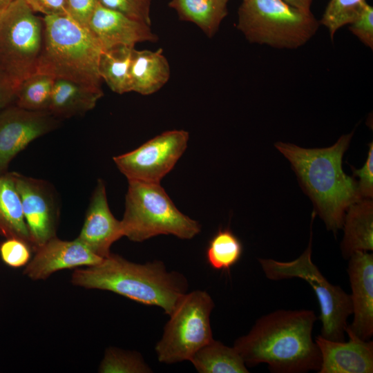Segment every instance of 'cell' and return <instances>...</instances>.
<instances>
[{"label": "cell", "instance_id": "obj_1", "mask_svg": "<svg viewBox=\"0 0 373 373\" xmlns=\"http://www.w3.org/2000/svg\"><path fill=\"white\" fill-rule=\"evenodd\" d=\"M317 320L311 309H278L262 316L233 344L246 366L260 363L275 373L318 371L321 356L313 340Z\"/></svg>", "mask_w": 373, "mask_h": 373}, {"label": "cell", "instance_id": "obj_2", "mask_svg": "<svg viewBox=\"0 0 373 373\" xmlns=\"http://www.w3.org/2000/svg\"><path fill=\"white\" fill-rule=\"evenodd\" d=\"M354 132L343 135L332 146L305 149L278 142L276 148L290 162L303 191L313 202L314 213L327 229L336 233L343 227L347 208L361 199L357 181L342 169L344 153Z\"/></svg>", "mask_w": 373, "mask_h": 373}, {"label": "cell", "instance_id": "obj_3", "mask_svg": "<svg viewBox=\"0 0 373 373\" xmlns=\"http://www.w3.org/2000/svg\"><path fill=\"white\" fill-rule=\"evenodd\" d=\"M70 281L77 287L109 291L160 307L169 316L188 288L184 276L169 271L160 261L135 263L112 253L97 265L75 269Z\"/></svg>", "mask_w": 373, "mask_h": 373}, {"label": "cell", "instance_id": "obj_4", "mask_svg": "<svg viewBox=\"0 0 373 373\" xmlns=\"http://www.w3.org/2000/svg\"><path fill=\"white\" fill-rule=\"evenodd\" d=\"M37 72L100 86L102 48L90 30L69 15L44 16Z\"/></svg>", "mask_w": 373, "mask_h": 373}, {"label": "cell", "instance_id": "obj_5", "mask_svg": "<svg viewBox=\"0 0 373 373\" xmlns=\"http://www.w3.org/2000/svg\"><path fill=\"white\" fill-rule=\"evenodd\" d=\"M124 236L143 242L165 234L191 239L201 226L180 212L160 184L128 181L121 220Z\"/></svg>", "mask_w": 373, "mask_h": 373}, {"label": "cell", "instance_id": "obj_6", "mask_svg": "<svg viewBox=\"0 0 373 373\" xmlns=\"http://www.w3.org/2000/svg\"><path fill=\"white\" fill-rule=\"evenodd\" d=\"M320 26L311 11L283 0H242L237 28L251 43L295 49L305 44Z\"/></svg>", "mask_w": 373, "mask_h": 373}, {"label": "cell", "instance_id": "obj_7", "mask_svg": "<svg viewBox=\"0 0 373 373\" xmlns=\"http://www.w3.org/2000/svg\"><path fill=\"white\" fill-rule=\"evenodd\" d=\"M258 262L265 276L272 280L298 278L313 289L320 307L321 336L344 341L347 319L352 314L350 294L340 286L329 283L312 260V233L307 249L296 259L283 262L260 258Z\"/></svg>", "mask_w": 373, "mask_h": 373}, {"label": "cell", "instance_id": "obj_8", "mask_svg": "<svg viewBox=\"0 0 373 373\" xmlns=\"http://www.w3.org/2000/svg\"><path fill=\"white\" fill-rule=\"evenodd\" d=\"M214 306L205 291L184 294L169 315L162 336L155 345L158 361L166 364L189 361L213 340L210 315Z\"/></svg>", "mask_w": 373, "mask_h": 373}, {"label": "cell", "instance_id": "obj_9", "mask_svg": "<svg viewBox=\"0 0 373 373\" xmlns=\"http://www.w3.org/2000/svg\"><path fill=\"white\" fill-rule=\"evenodd\" d=\"M26 0H15L0 13V67L19 84L37 72L44 21Z\"/></svg>", "mask_w": 373, "mask_h": 373}, {"label": "cell", "instance_id": "obj_10", "mask_svg": "<svg viewBox=\"0 0 373 373\" xmlns=\"http://www.w3.org/2000/svg\"><path fill=\"white\" fill-rule=\"evenodd\" d=\"M189 133L168 131L135 150L115 156L113 161L128 181L160 184L186 149Z\"/></svg>", "mask_w": 373, "mask_h": 373}, {"label": "cell", "instance_id": "obj_11", "mask_svg": "<svg viewBox=\"0 0 373 373\" xmlns=\"http://www.w3.org/2000/svg\"><path fill=\"white\" fill-rule=\"evenodd\" d=\"M19 194L24 219L35 251L56 237L59 221L57 199L52 187L37 178L11 172Z\"/></svg>", "mask_w": 373, "mask_h": 373}, {"label": "cell", "instance_id": "obj_12", "mask_svg": "<svg viewBox=\"0 0 373 373\" xmlns=\"http://www.w3.org/2000/svg\"><path fill=\"white\" fill-rule=\"evenodd\" d=\"M57 117L48 111H32L10 105L0 111V174L32 141L55 129Z\"/></svg>", "mask_w": 373, "mask_h": 373}, {"label": "cell", "instance_id": "obj_13", "mask_svg": "<svg viewBox=\"0 0 373 373\" xmlns=\"http://www.w3.org/2000/svg\"><path fill=\"white\" fill-rule=\"evenodd\" d=\"M35 252L23 270V274L32 280H46L66 269L93 266L104 260L77 238L62 240L56 236Z\"/></svg>", "mask_w": 373, "mask_h": 373}, {"label": "cell", "instance_id": "obj_14", "mask_svg": "<svg viewBox=\"0 0 373 373\" xmlns=\"http://www.w3.org/2000/svg\"><path fill=\"white\" fill-rule=\"evenodd\" d=\"M88 28L102 50L118 46L135 48L137 44L155 42L157 35L151 25L97 3L88 21Z\"/></svg>", "mask_w": 373, "mask_h": 373}, {"label": "cell", "instance_id": "obj_15", "mask_svg": "<svg viewBox=\"0 0 373 373\" xmlns=\"http://www.w3.org/2000/svg\"><path fill=\"white\" fill-rule=\"evenodd\" d=\"M347 274L353 321L346 330L363 340L373 335V254L356 251L349 258Z\"/></svg>", "mask_w": 373, "mask_h": 373}, {"label": "cell", "instance_id": "obj_16", "mask_svg": "<svg viewBox=\"0 0 373 373\" xmlns=\"http://www.w3.org/2000/svg\"><path fill=\"white\" fill-rule=\"evenodd\" d=\"M123 236L121 220H117L111 213L104 182L99 179L77 239L94 254L105 258L111 254V245Z\"/></svg>", "mask_w": 373, "mask_h": 373}, {"label": "cell", "instance_id": "obj_17", "mask_svg": "<svg viewBox=\"0 0 373 373\" xmlns=\"http://www.w3.org/2000/svg\"><path fill=\"white\" fill-rule=\"evenodd\" d=\"M346 334L347 342L316 337L321 356L318 373L373 372V341L363 340L348 330Z\"/></svg>", "mask_w": 373, "mask_h": 373}, {"label": "cell", "instance_id": "obj_18", "mask_svg": "<svg viewBox=\"0 0 373 373\" xmlns=\"http://www.w3.org/2000/svg\"><path fill=\"white\" fill-rule=\"evenodd\" d=\"M102 96L100 86L56 78L48 112L57 118L80 115L92 110Z\"/></svg>", "mask_w": 373, "mask_h": 373}, {"label": "cell", "instance_id": "obj_19", "mask_svg": "<svg viewBox=\"0 0 373 373\" xmlns=\"http://www.w3.org/2000/svg\"><path fill=\"white\" fill-rule=\"evenodd\" d=\"M170 75V65L162 48L155 51L133 49L130 67L131 92L152 95L167 83Z\"/></svg>", "mask_w": 373, "mask_h": 373}, {"label": "cell", "instance_id": "obj_20", "mask_svg": "<svg viewBox=\"0 0 373 373\" xmlns=\"http://www.w3.org/2000/svg\"><path fill=\"white\" fill-rule=\"evenodd\" d=\"M341 243L342 255L348 259L356 251L373 250V202L372 198H361L347 209Z\"/></svg>", "mask_w": 373, "mask_h": 373}, {"label": "cell", "instance_id": "obj_21", "mask_svg": "<svg viewBox=\"0 0 373 373\" xmlns=\"http://www.w3.org/2000/svg\"><path fill=\"white\" fill-rule=\"evenodd\" d=\"M229 0H170L180 19L194 23L209 37L218 31L228 14Z\"/></svg>", "mask_w": 373, "mask_h": 373}, {"label": "cell", "instance_id": "obj_22", "mask_svg": "<svg viewBox=\"0 0 373 373\" xmlns=\"http://www.w3.org/2000/svg\"><path fill=\"white\" fill-rule=\"evenodd\" d=\"M0 236L19 238L31 246L20 196L11 172L0 174Z\"/></svg>", "mask_w": 373, "mask_h": 373}, {"label": "cell", "instance_id": "obj_23", "mask_svg": "<svg viewBox=\"0 0 373 373\" xmlns=\"http://www.w3.org/2000/svg\"><path fill=\"white\" fill-rule=\"evenodd\" d=\"M200 373H248L236 350L212 340L198 350L189 360Z\"/></svg>", "mask_w": 373, "mask_h": 373}, {"label": "cell", "instance_id": "obj_24", "mask_svg": "<svg viewBox=\"0 0 373 373\" xmlns=\"http://www.w3.org/2000/svg\"><path fill=\"white\" fill-rule=\"evenodd\" d=\"M134 48L118 46L102 50L99 62V75L114 93L131 92L130 67Z\"/></svg>", "mask_w": 373, "mask_h": 373}, {"label": "cell", "instance_id": "obj_25", "mask_svg": "<svg viewBox=\"0 0 373 373\" xmlns=\"http://www.w3.org/2000/svg\"><path fill=\"white\" fill-rule=\"evenodd\" d=\"M55 78L35 73L21 82L16 94L15 105L32 111H48Z\"/></svg>", "mask_w": 373, "mask_h": 373}, {"label": "cell", "instance_id": "obj_26", "mask_svg": "<svg viewBox=\"0 0 373 373\" xmlns=\"http://www.w3.org/2000/svg\"><path fill=\"white\" fill-rule=\"evenodd\" d=\"M243 246L229 228L219 229L209 240L206 258L216 270L229 271L240 259Z\"/></svg>", "mask_w": 373, "mask_h": 373}, {"label": "cell", "instance_id": "obj_27", "mask_svg": "<svg viewBox=\"0 0 373 373\" xmlns=\"http://www.w3.org/2000/svg\"><path fill=\"white\" fill-rule=\"evenodd\" d=\"M367 4L366 0H330L319 23L327 28L333 39L336 31L356 19Z\"/></svg>", "mask_w": 373, "mask_h": 373}, {"label": "cell", "instance_id": "obj_28", "mask_svg": "<svg viewBox=\"0 0 373 373\" xmlns=\"http://www.w3.org/2000/svg\"><path fill=\"white\" fill-rule=\"evenodd\" d=\"M99 372L149 373L152 372V370L140 354L116 347H109L106 349L99 365Z\"/></svg>", "mask_w": 373, "mask_h": 373}, {"label": "cell", "instance_id": "obj_29", "mask_svg": "<svg viewBox=\"0 0 373 373\" xmlns=\"http://www.w3.org/2000/svg\"><path fill=\"white\" fill-rule=\"evenodd\" d=\"M32 248L29 243L17 238H8L0 243V257L8 266L26 267L31 260Z\"/></svg>", "mask_w": 373, "mask_h": 373}, {"label": "cell", "instance_id": "obj_30", "mask_svg": "<svg viewBox=\"0 0 373 373\" xmlns=\"http://www.w3.org/2000/svg\"><path fill=\"white\" fill-rule=\"evenodd\" d=\"M153 0H98L102 6L120 12L131 18L151 25V6Z\"/></svg>", "mask_w": 373, "mask_h": 373}, {"label": "cell", "instance_id": "obj_31", "mask_svg": "<svg viewBox=\"0 0 373 373\" xmlns=\"http://www.w3.org/2000/svg\"><path fill=\"white\" fill-rule=\"evenodd\" d=\"M350 30L364 45L373 49V8L368 3L349 26Z\"/></svg>", "mask_w": 373, "mask_h": 373}, {"label": "cell", "instance_id": "obj_32", "mask_svg": "<svg viewBox=\"0 0 373 373\" xmlns=\"http://www.w3.org/2000/svg\"><path fill=\"white\" fill-rule=\"evenodd\" d=\"M369 150L365 163L362 168L357 169L351 166L353 177L359 178L357 182L358 191L361 198L373 197V143L368 144Z\"/></svg>", "mask_w": 373, "mask_h": 373}, {"label": "cell", "instance_id": "obj_33", "mask_svg": "<svg viewBox=\"0 0 373 373\" xmlns=\"http://www.w3.org/2000/svg\"><path fill=\"white\" fill-rule=\"evenodd\" d=\"M66 2L68 15L88 28V21L98 0H66Z\"/></svg>", "mask_w": 373, "mask_h": 373}, {"label": "cell", "instance_id": "obj_34", "mask_svg": "<svg viewBox=\"0 0 373 373\" xmlns=\"http://www.w3.org/2000/svg\"><path fill=\"white\" fill-rule=\"evenodd\" d=\"M19 84L0 67V111L12 105Z\"/></svg>", "mask_w": 373, "mask_h": 373}, {"label": "cell", "instance_id": "obj_35", "mask_svg": "<svg viewBox=\"0 0 373 373\" xmlns=\"http://www.w3.org/2000/svg\"><path fill=\"white\" fill-rule=\"evenodd\" d=\"M35 12L45 16L68 15L66 0H26Z\"/></svg>", "mask_w": 373, "mask_h": 373}, {"label": "cell", "instance_id": "obj_36", "mask_svg": "<svg viewBox=\"0 0 373 373\" xmlns=\"http://www.w3.org/2000/svg\"><path fill=\"white\" fill-rule=\"evenodd\" d=\"M291 6L305 11H311L312 0H283Z\"/></svg>", "mask_w": 373, "mask_h": 373}, {"label": "cell", "instance_id": "obj_37", "mask_svg": "<svg viewBox=\"0 0 373 373\" xmlns=\"http://www.w3.org/2000/svg\"><path fill=\"white\" fill-rule=\"evenodd\" d=\"M15 0H0V13L6 10Z\"/></svg>", "mask_w": 373, "mask_h": 373}]
</instances>
